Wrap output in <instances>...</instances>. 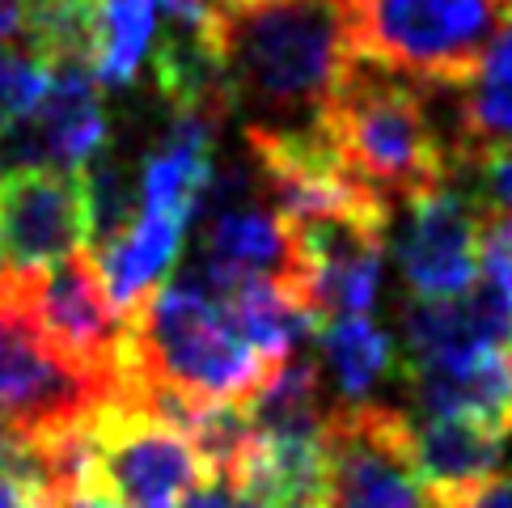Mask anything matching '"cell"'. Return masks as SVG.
<instances>
[{
  "mask_svg": "<svg viewBox=\"0 0 512 508\" xmlns=\"http://www.w3.org/2000/svg\"><path fill=\"white\" fill-rule=\"evenodd\" d=\"M276 369L195 276L157 284L123 314L119 390L144 403L246 407Z\"/></svg>",
  "mask_w": 512,
  "mask_h": 508,
  "instance_id": "1",
  "label": "cell"
},
{
  "mask_svg": "<svg viewBox=\"0 0 512 508\" xmlns=\"http://www.w3.org/2000/svg\"><path fill=\"white\" fill-rule=\"evenodd\" d=\"M352 64L339 0H229L221 72L246 127H314Z\"/></svg>",
  "mask_w": 512,
  "mask_h": 508,
  "instance_id": "2",
  "label": "cell"
},
{
  "mask_svg": "<svg viewBox=\"0 0 512 508\" xmlns=\"http://www.w3.org/2000/svg\"><path fill=\"white\" fill-rule=\"evenodd\" d=\"M318 132L339 166L390 208L398 199L411 204L415 195L449 187L457 174V144L428 89L356 56L326 98Z\"/></svg>",
  "mask_w": 512,
  "mask_h": 508,
  "instance_id": "3",
  "label": "cell"
},
{
  "mask_svg": "<svg viewBox=\"0 0 512 508\" xmlns=\"http://www.w3.org/2000/svg\"><path fill=\"white\" fill-rule=\"evenodd\" d=\"M356 60L428 89H462L496 43L500 0H339Z\"/></svg>",
  "mask_w": 512,
  "mask_h": 508,
  "instance_id": "4",
  "label": "cell"
},
{
  "mask_svg": "<svg viewBox=\"0 0 512 508\" xmlns=\"http://www.w3.org/2000/svg\"><path fill=\"white\" fill-rule=\"evenodd\" d=\"M208 466L178 424L136 394H111L81 432V487L72 500L115 508H178Z\"/></svg>",
  "mask_w": 512,
  "mask_h": 508,
  "instance_id": "5",
  "label": "cell"
},
{
  "mask_svg": "<svg viewBox=\"0 0 512 508\" xmlns=\"http://www.w3.org/2000/svg\"><path fill=\"white\" fill-rule=\"evenodd\" d=\"M119 381L64 356L34 318L17 276H0V420L30 441L64 437L94 420Z\"/></svg>",
  "mask_w": 512,
  "mask_h": 508,
  "instance_id": "6",
  "label": "cell"
},
{
  "mask_svg": "<svg viewBox=\"0 0 512 508\" xmlns=\"http://www.w3.org/2000/svg\"><path fill=\"white\" fill-rule=\"evenodd\" d=\"M326 508H441L411 462V420L386 403L326 411Z\"/></svg>",
  "mask_w": 512,
  "mask_h": 508,
  "instance_id": "7",
  "label": "cell"
},
{
  "mask_svg": "<svg viewBox=\"0 0 512 508\" xmlns=\"http://www.w3.org/2000/svg\"><path fill=\"white\" fill-rule=\"evenodd\" d=\"M89 242V199L81 170L5 166L0 170V263L5 276L47 271Z\"/></svg>",
  "mask_w": 512,
  "mask_h": 508,
  "instance_id": "8",
  "label": "cell"
},
{
  "mask_svg": "<svg viewBox=\"0 0 512 508\" xmlns=\"http://www.w3.org/2000/svg\"><path fill=\"white\" fill-rule=\"evenodd\" d=\"M398 271L415 301H449L483 276V208L453 187L407 204L398 233Z\"/></svg>",
  "mask_w": 512,
  "mask_h": 508,
  "instance_id": "9",
  "label": "cell"
},
{
  "mask_svg": "<svg viewBox=\"0 0 512 508\" xmlns=\"http://www.w3.org/2000/svg\"><path fill=\"white\" fill-rule=\"evenodd\" d=\"M22 280V293L30 301L34 318L47 331L64 356H72L89 373L106 381H119V343H123V314L106 297V284L98 276L94 254H72V259L30 271Z\"/></svg>",
  "mask_w": 512,
  "mask_h": 508,
  "instance_id": "10",
  "label": "cell"
},
{
  "mask_svg": "<svg viewBox=\"0 0 512 508\" xmlns=\"http://www.w3.org/2000/svg\"><path fill=\"white\" fill-rule=\"evenodd\" d=\"M111 144V115L89 68H51L43 102L0 140L9 166L85 170Z\"/></svg>",
  "mask_w": 512,
  "mask_h": 508,
  "instance_id": "11",
  "label": "cell"
},
{
  "mask_svg": "<svg viewBox=\"0 0 512 508\" xmlns=\"http://www.w3.org/2000/svg\"><path fill=\"white\" fill-rule=\"evenodd\" d=\"M402 348L407 365H441L483 348H512V301L496 284H474L449 301L402 305Z\"/></svg>",
  "mask_w": 512,
  "mask_h": 508,
  "instance_id": "12",
  "label": "cell"
},
{
  "mask_svg": "<svg viewBox=\"0 0 512 508\" xmlns=\"http://www.w3.org/2000/svg\"><path fill=\"white\" fill-rule=\"evenodd\" d=\"M419 415H457L496 437H512V348H483L441 365H407Z\"/></svg>",
  "mask_w": 512,
  "mask_h": 508,
  "instance_id": "13",
  "label": "cell"
},
{
  "mask_svg": "<svg viewBox=\"0 0 512 508\" xmlns=\"http://www.w3.org/2000/svg\"><path fill=\"white\" fill-rule=\"evenodd\" d=\"M411 462L441 508H466L504 475V437L457 415H419L411 424Z\"/></svg>",
  "mask_w": 512,
  "mask_h": 508,
  "instance_id": "14",
  "label": "cell"
},
{
  "mask_svg": "<svg viewBox=\"0 0 512 508\" xmlns=\"http://www.w3.org/2000/svg\"><path fill=\"white\" fill-rule=\"evenodd\" d=\"M187 229L191 221H182V216L140 208V216L111 246L94 250L106 297H111L119 314H127L136 301H144L157 284H166V271L178 263L182 242H187Z\"/></svg>",
  "mask_w": 512,
  "mask_h": 508,
  "instance_id": "15",
  "label": "cell"
},
{
  "mask_svg": "<svg viewBox=\"0 0 512 508\" xmlns=\"http://www.w3.org/2000/svg\"><path fill=\"white\" fill-rule=\"evenodd\" d=\"M453 144L457 174L479 153L512 144V30L496 34L483 64L462 85V98L453 102Z\"/></svg>",
  "mask_w": 512,
  "mask_h": 508,
  "instance_id": "16",
  "label": "cell"
},
{
  "mask_svg": "<svg viewBox=\"0 0 512 508\" xmlns=\"http://www.w3.org/2000/svg\"><path fill=\"white\" fill-rule=\"evenodd\" d=\"M322 369L331 373L335 390L347 403H373V394L386 386L398 369V343L386 326L373 318H331L318 335Z\"/></svg>",
  "mask_w": 512,
  "mask_h": 508,
  "instance_id": "17",
  "label": "cell"
},
{
  "mask_svg": "<svg viewBox=\"0 0 512 508\" xmlns=\"http://www.w3.org/2000/svg\"><path fill=\"white\" fill-rule=\"evenodd\" d=\"M153 43H157V0H98L94 81L115 89L132 85Z\"/></svg>",
  "mask_w": 512,
  "mask_h": 508,
  "instance_id": "18",
  "label": "cell"
},
{
  "mask_svg": "<svg viewBox=\"0 0 512 508\" xmlns=\"http://www.w3.org/2000/svg\"><path fill=\"white\" fill-rule=\"evenodd\" d=\"M30 56L47 68H89L98 43V0H26Z\"/></svg>",
  "mask_w": 512,
  "mask_h": 508,
  "instance_id": "19",
  "label": "cell"
},
{
  "mask_svg": "<svg viewBox=\"0 0 512 508\" xmlns=\"http://www.w3.org/2000/svg\"><path fill=\"white\" fill-rule=\"evenodd\" d=\"M47 85H51V68L39 56L0 47V140L43 102Z\"/></svg>",
  "mask_w": 512,
  "mask_h": 508,
  "instance_id": "20",
  "label": "cell"
},
{
  "mask_svg": "<svg viewBox=\"0 0 512 508\" xmlns=\"http://www.w3.org/2000/svg\"><path fill=\"white\" fill-rule=\"evenodd\" d=\"M466 170L474 174V183H479V199H474V204L483 208V216L512 212V144L479 153Z\"/></svg>",
  "mask_w": 512,
  "mask_h": 508,
  "instance_id": "21",
  "label": "cell"
},
{
  "mask_svg": "<svg viewBox=\"0 0 512 508\" xmlns=\"http://www.w3.org/2000/svg\"><path fill=\"white\" fill-rule=\"evenodd\" d=\"M483 280L512 301V212L483 216Z\"/></svg>",
  "mask_w": 512,
  "mask_h": 508,
  "instance_id": "22",
  "label": "cell"
},
{
  "mask_svg": "<svg viewBox=\"0 0 512 508\" xmlns=\"http://www.w3.org/2000/svg\"><path fill=\"white\" fill-rule=\"evenodd\" d=\"M182 508H267V504L254 496L250 487L233 483V479H208L195 487Z\"/></svg>",
  "mask_w": 512,
  "mask_h": 508,
  "instance_id": "23",
  "label": "cell"
},
{
  "mask_svg": "<svg viewBox=\"0 0 512 508\" xmlns=\"http://www.w3.org/2000/svg\"><path fill=\"white\" fill-rule=\"evenodd\" d=\"M26 30V0H0V47L22 39Z\"/></svg>",
  "mask_w": 512,
  "mask_h": 508,
  "instance_id": "24",
  "label": "cell"
},
{
  "mask_svg": "<svg viewBox=\"0 0 512 508\" xmlns=\"http://www.w3.org/2000/svg\"><path fill=\"white\" fill-rule=\"evenodd\" d=\"M466 508H512V475H500L483 496H474Z\"/></svg>",
  "mask_w": 512,
  "mask_h": 508,
  "instance_id": "25",
  "label": "cell"
},
{
  "mask_svg": "<svg viewBox=\"0 0 512 508\" xmlns=\"http://www.w3.org/2000/svg\"><path fill=\"white\" fill-rule=\"evenodd\" d=\"M500 9H504V13L512 17V0H500Z\"/></svg>",
  "mask_w": 512,
  "mask_h": 508,
  "instance_id": "26",
  "label": "cell"
}]
</instances>
